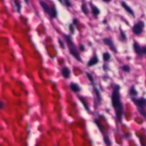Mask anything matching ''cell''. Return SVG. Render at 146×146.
Masks as SVG:
<instances>
[{"label":"cell","instance_id":"83f0119b","mask_svg":"<svg viewBox=\"0 0 146 146\" xmlns=\"http://www.w3.org/2000/svg\"><path fill=\"white\" fill-rule=\"evenodd\" d=\"M64 1L65 2V4H66V5L67 6V7H71V4L70 1V0H64Z\"/></svg>","mask_w":146,"mask_h":146},{"label":"cell","instance_id":"484cf974","mask_svg":"<svg viewBox=\"0 0 146 146\" xmlns=\"http://www.w3.org/2000/svg\"><path fill=\"white\" fill-rule=\"evenodd\" d=\"M69 29L70 32L71 34H74V25H73V24L70 25Z\"/></svg>","mask_w":146,"mask_h":146},{"label":"cell","instance_id":"7a4b0ae2","mask_svg":"<svg viewBox=\"0 0 146 146\" xmlns=\"http://www.w3.org/2000/svg\"><path fill=\"white\" fill-rule=\"evenodd\" d=\"M64 38L65 39V41H66L67 44L68 45L69 52L71 55H72L73 57H74L77 61L80 62H82V58L81 57H80V53L78 52V48L74 42L71 40L70 35L68 34H64Z\"/></svg>","mask_w":146,"mask_h":146},{"label":"cell","instance_id":"d4e9b609","mask_svg":"<svg viewBox=\"0 0 146 146\" xmlns=\"http://www.w3.org/2000/svg\"><path fill=\"white\" fill-rule=\"evenodd\" d=\"M6 105L3 100H0V110H2L5 108Z\"/></svg>","mask_w":146,"mask_h":146},{"label":"cell","instance_id":"3957f363","mask_svg":"<svg viewBox=\"0 0 146 146\" xmlns=\"http://www.w3.org/2000/svg\"><path fill=\"white\" fill-rule=\"evenodd\" d=\"M131 100L137 107L138 111L141 115L146 118V99L144 97L137 98L136 97L131 98Z\"/></svg>","mask_w":146,"mask_h":146},{"label":"cell","instance_id":"603a6c76","mask_svg":"<svg viewBox=\"0 0 146 146\" xmlns=\"http://www.w3.org/2000/svg\"><path fill=\"white\" fill-rule=\"evenodd\" d=\"M14 4L17 7V12L18 13H20L21 12V3H20L19 0H14Z\"/></svg>","mask_w":146,"mask_h":146},{"label":"cell","instance_id":"d6986e66","mask_svg":"<svg viewBox=\"0 0 146 146\" xmlns=\"http://www.w3.org/2000/svg\"><path fill=\"white\" fill-rule=\"evenodd\" d=\"M103 142L105 143V144L106 146H111L112 144V142L111 141V140H110V138L108 137V136L107 135H104L103 137Z\"/></svg>","mask_w":146,"mask_h":146},{"label":"cell","instance_id":"4fadbf2b","mask_svg":"<svg viewBox=\"0 0 146 146\" xmlns=\"http://www.w3.org/2000/svg\"><path fill=\"white\" fill-rule=\"evenodd\" d=\"M122 7H123V8L125 9L126 10L127 12H128L129 14H130L131 15H133V17H135V14H134V12H133V10L131 8V7H129L128 5H127L126 3L125 2V1H122Z\"/></svg>","mask_w":146,"mask_h":146},{"label":"cell","instance_id":"30bf717a","mask_svg":"<svg viewBox=\"0 0 146 146\" xmlns=\"http://www.w3.org/2000/svg\"><path fill=\"white\" fill-rule=\"evenodd\" d=\"M94 123H95V125L97 126L98 128H99V131H100V133H102V134H103L104 135H107L106 131L105 128H104L103 125L102 124V123L100 122V121L98 119H95L94 120Z\"/></svg>","mask_w":146,"mask_h":146},{"label":"cell","instance_id":"d6a6232c","mask_svg":"<svg viewBox=\"0 0 146 146\" xmlns=\"http://www.w3.org/2000/svg\"><path fill=\"white\" fill-rule=\"evenodd\" d=\"M106 22H107L106 20H104V21H103V23H104V24H106Z\"/></svg>","mask_w":146,"mask_h":146},{"label":"cell","instance_id":"2e32d148","mask_svg":"<svg viewBox=\"0 0 146 146\" xmlns=\"http://www.w3.org/2000/svg\"><path fill=\"white\" fill-rule=\"evenodd\" d=\"M120 37L119 38V40L121 42H125L127 40V37L126 35V34L125 33V32L122 30V28H120Z\"/></svg>","mask_w":146,"mask_h":146},{"label":"cell","instance_id":"836d02e7","mask_svg":"<svg viewBox=\"0 0 146 146\" xmlns=\"http://www.w3.org/2000/svg\"><path fill=\"white\" fill-rule=\"evenodd\" d=\"M59 1H60V2H62V0H59Z\"/></svg>","mask_w":146,"mask_h":146},{"label":"cell","instance_id":"44dd1931","mask_svg":"<svg viewBox=\"0 0 146 146\" xmlns=\"http://www.w3.org/2000/svg\"><path fill=\"white\" fill-rule=\"evenodd\" d=\"M81 9L83 12V13L86 15H88L89 13V11H88L87 7L86 5L85 4H83L81 6Z\"/></svg>","mask_w":146,"mask_h":146},{"label":"cell","instance_id":"4dcf8cb0","mask_svg":"<svg viewBox=\"0 0 146 146\" xmlns=\"http://www.w3.org/2000/svg\"><path fill=\"white\" fill-rule=\"evenodd\" d=\"M103 1L105 2H109L111 1V0H103Z\"/></svg>","mask_w":146,"mask_h":146},{"label":"cell","instance_id":"ac0fdd59","mask_svg":"<svg viewBox=\"0 0 146 146\" xmlns=\"http://www.w3.org/2000/svg\"><path fill=\"white\" fill-rule=\"evenodd\" d=\"M111 58V55L110 53L105 52L103 54V60L105 62L110 61Z\"/></svg>","mask_w":146,"mask_h":146},{"label":"cell","instance_id":"52a82bcc","mask_svg":"<svg viewBox=\"0 0 146 146\" xmlns=\"http://www.w3.org/2000/svg\"><path fill=\"white\" fill-rule=\"evenodd\" d=\"M133 48L135 53L140 58H142L143 56L144 55L143 53V47L140 45L139 43L135 40H134V41H133Z\"/></svg>","mask_w":146,"mask_h":146},{"label":"cell","instance_id":"ffe728a7","mask_svg":"<svg viewBox=\"0 0 146 146\" xmlns=\"http://www.w3.org/2000/svg\"><path fill=\"white\" fill-rule=\"evenodd\" d=\"M92 13L94 16L97 17L100 14V10L95 6H93L92 7Z\"/></svg>","mask_w":146,"mask_h":146},{"label":"cell","instance_id":"ba28073f","mask_svg":"<svg viewBox=\"0 0 146 146\" xmlns=\"http://www.w3.org/2000/svg\"><path fill=\"white\" fill-rule=\"evenodd\" d=\"M61 74L65 79H68L70 77L71 70L68 67H63L61 70Z\"/></svg>","mask_w":146,"mask_h":146},{"label":"cell","instance_id":"f1b7e54d","mask_svg":"<svg viewBox=\"0 0 146 146\" xmlns=\"http://www.w3.org/2000/svg\"><path fill=\"white\" fill-rule=\"evenodd\" d=\"M103 70L105 71H107L108 70H109V67H108V65H106V64H104L103 65Z\"/></svg>","mask_w":146,"mask_h":146},{"label":"cell","instance_id":"277c9868","mask_svg":"<svg viewBox=\"0 0 146 146\" xmlns=\"http://www.w3.org/2000/svg\"><path fill=\"white\" fill-rule=\"evenodd\" d=\"M40 4H41V7H42L43 10L46 13L48 14L51 18V19H53L57 17V12L55 7H50L48 5L46 4V2L43 1H40Z\"/></svg>","mask_w":146,"mask_h":146},{"label":"cell","instance_id":"4316f807","mask_svg":"<svg viewBox=\"0 0 146 146\" xmlns=\"http://www.w3.org/2000/svg\"><path fill=\"white\" fill-rule=\"evenodd\" d=\"M79 49L81 52H85V50H86V47H85V46H84V45L83 44H80V46H79Z\"/></svg>","mask_w":146,"mask_h":146},{"label":"cell","instance_id":"1f68e13d","mask_svg":"<svg viewBox=\"0 0 146 146\" xmlns=\"http://www.w3.org/2000/svg\"><path fill=\"white\" fill-rule=\"evenodd\" d=\"M25 2L26 3V4H29V0H25Z\"/></svg>","mask_w":146,"mask_h":146},{"label":"cell","instance_id":"e0dca14e","mask_svg":"<svg viewBox=\"0 0 146 146\" xmlns=\"http://www.w3.org/2000/svg\"><path fill=\"white\" fill-rule=\"evenodd\" d=\"M86 75L87 77L88 80L91 82V83L94 86L95 85V80H94V78L93 77V75L91 74L90 73L88 72V71H86Z\"/></svg>","mask_w":146,"mask_h":146},{"label":"cell","instance_id":"9a60e30c","mask_svg":"<svg viewBox=\"0 0 146 146\" xmlns=\"http://www.w3.org/2000/svg\"><path fill=\"white\" fill-rule=\"evenodd\" d=\"M129 95L130 96H132V97H136L138 95V92L136 90L134 85L132 86L131 88H130V91H129Z\"/></svg>","mask_w":146,"mask_h":146},{"label":"cell","instance_id":"7402d4cb","mask_svg":"<svg viewBox=\"0 0 146 146\" xmlns=\"http://www.w3.org/2000/svg\"><path fill=\"white\" fill-rule=\"evenodd\" d=\"M122 69L123 71H125L126 73H129L131 72V67L130 66L128 65H125L123 66H122Z\"/></svg>","mask_w":146,"mask_h":146},{"label":"cell","instance_id":"6da1fadb","mask_svg":"<svg viewBox=\"0 0 146 146\" xmlns=\"http://www.w3.org/2000/svg\"><path fill=\"white\" fill-rule=\"evenodd\" d=\"M120 90V85H115L112 92L111 103L115 111L116 120L118 122L122 123L124 114V106L121 101Z\"/></svg>","mask_w":146,"mask_h":146},{"label":"cell","instance_id":"8fae6325","mask_svg":"<svg viewBox=\"0 0 146 146\" xmlns=\"http://www.w3.org/2000/svg\"><path fill=\"white\" fill-rule=\"evenodd\" d=\"M99 62V58L97 55L94 56L90 59V60H88L87 63V66L88 67H92L94 66L95 65L98 64Z\"/></svg>","mask_w":146,"mask_h":146},{"label":"cell","instance_id":"f546056e","mask_svg":"<svg viewBox=\"0 0 146 146\" xmlns=\"http://www.w3.org/2000/svg\"><path fill=\"white\" fill-rule=\"evenodd\" d=\"M78 22V20L77 19H76V18H75V19L73 20V25H76L77 24V22Z\"/></svg>","mask_w":146,"mask_h":146},{"label":"cell","instance_id":"5b68a950","mask_svg":"<svg viewBox=\"0 0 146 146\" xmlns=\"http://www.w3.org/2000/svg\"><path fill=\"white\" fill-rule=\"evenodd\" d=\"M145 23L144 21H140L137 24H135L133 27V32L135 35H139L143 32Z\"/></svg>","mask_w":146,"mask_h":146},{"label":"cell","instance_id":"5bb4252c","mask_svg":"<svg viewBox=\"0 0 146 146\" xmlns=\"http://www.w3.org/2000/svg\"><path fill=\"white\" fill-rule=\"evenodd\" d=\"M78 99H79V100H80V102L82 103V105H83L85 109L88 112H89L90 111L89 106L88 105V103H87V102L86 101V100H85V99L82 96H78Z\"/></svg>","mask_w":146,"mask_h":146},{"label":"cell","instance_id":"7c38bea8","mask_svg":"<svg viewBox=\"0 0 146 146\" xmlns=\"http://www.w3.org/2000/svg\"><path fill=\"white\" fill-rule=\"evenodd\" d=\"M93 90H94V91L95 94L96 95V98H97V102L99 104H101L102 103V96H101V94L99 91V89L97 87V86H95V85L93 86Z\"/></svg>","mask_w":146,"mask_h":146},{"label":"cell","instance_id":"9c48e42d","mask_svg":"<svg viewBox=\"0 0 146 146\" xmlns=\"http://www.w3.org/2000/svg\"><path fill=\"white\" fill-rule=\"evenodd\" d=\"M69 87L70 88V90L73 92L75 93H77L81 90V88L80 85L78 84L74 83V82H72L69 85Z\"/></svg>","mask_w":146,"mask_h":146},{"label":"cell","instance_id":"cb8c5ba5","mask_svg":"<svg viewBox=\"0 0 146 146\" xmlns=\"http://www.w3.org/2000/svg\"><path fill=\"white\" fill-rule=\"evenodd\" d=\"M58 43L59 45H60V48H62V49L65 50L66 49V47H65V45L64 42L63 41V40H62L61 39L58 38Z\"/></svg>","mask_w":146,"mask_h":146},{"label":"cell","instance_id":"8992f818","mask_svg":"<svg viewBox=\"0 0 146 146\" xmlns=\"http://www.w3.org/2000/svg\"><path fill=\"white\" fill-rule=\"evenodd\" d=\"M103 42L105 43L106 45H107L108 47L110 48V49L111 50L112 52L115 53H118L117 48L116 47L115 45L114 42L111 38H105L103 39Z\"/></svg>","mask_w":146,"mask_h":146}]
</instances>
